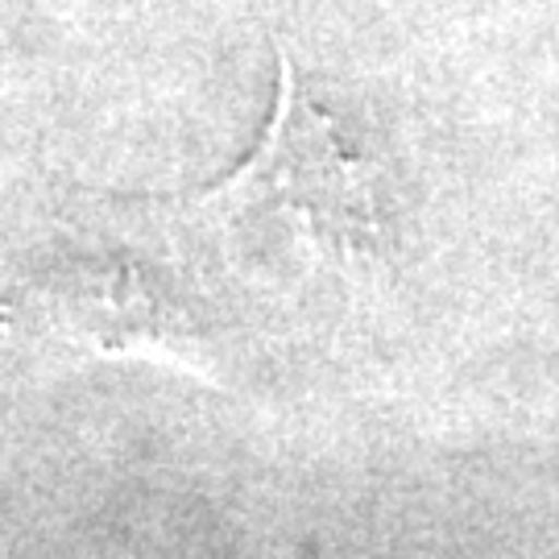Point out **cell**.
Here are the masks:
<instances>
[{"instance_id":"1","label":"cell","mask_w":559,"mask_h":559,"mask_svg":"<svg viewBox=\"0 0 559 559\" xmlns=\"http://www.w3.org/2000/svg\"><path fill=\"white\" fill-rule=\"evenodd\" d=\"M191 212L216 228L282 224L340 261L381 245L378 166L353 150L282 46L274 108L258 150L221 187L191 195Z\"/></svg>"}]
</instances>
